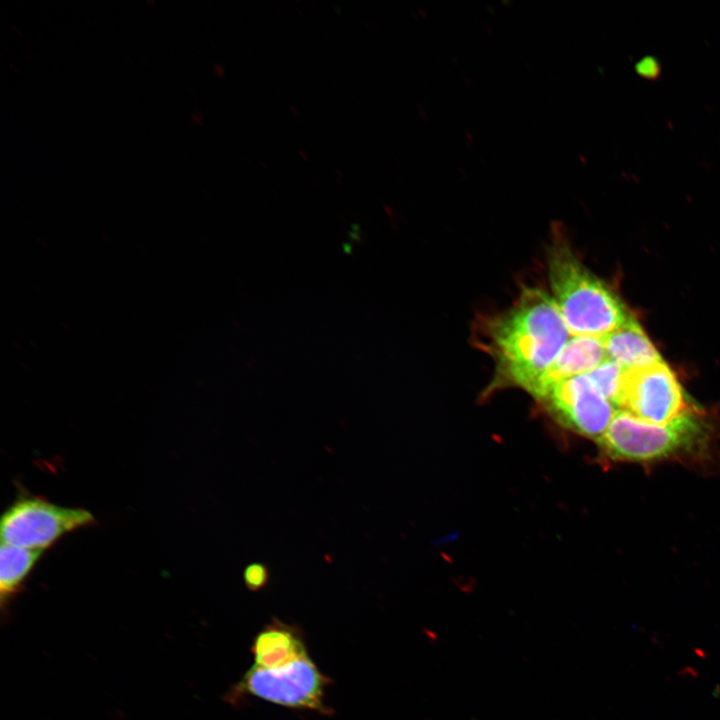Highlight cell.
Masks as SVG:
<instances>
[{"label": "cell", "instance_id": "cell-1", "mask_svg": "<svg viewBox=\"0 0 720 720\" xmlns=\"http://www.w3.org/2000/svg\"><path fill=\"white\" fill-rule=\"evenodd\" d=\"M570 335L552 296L524 288L508 310L484 326L483 345L495 361L496 382L533 395Z\"/></svg>", "mask_w": 720, "mask_h": 720}, {"label": "cell", "instance_id": "cell-2", "mask_svg": "<svg viewBox=\"0 0 720 720\" xmlns=\"http://www.w3.org/2000/svg\"><path fill=\"white\" fill-rule=\"evenodd\" d=\"M547 264L552 298L572 336L603 337L632 315L619 296L581 263L567 240L554 238Z\"/></svg>", "mask_w": 720, "mask_h": 720}, {"label": "cell", "instance_id": "cell-3", "mask_svg": "<svg viewBox=\"0 0 720 720\" xmlns=\"http://www.w3.org/2000/svg\"><path fill=\"white\" fill-rule=\"evenodd\" d=\"M711 432L695 407L665 424L645 422L618 410L598 445L601 455L612 461L653 462L705 449Z\"/></svg>", "mask_w": 720, "mask_h": 720}, {"label": "cell", "instance_id": "cell-4", "mask_svg": "<svg viewBox=\"0 0 720 720\" xmlns=\"http://www.w3.org/2000/svg\"><path fill=\"white\" fill-rule=\"evenodd\" d=\"M329 679L309 655L280 668L254 665L227 694L230 702L252 695L285 707L327 712L324 704Z\"/></svg>", "mask_w": 720, "mask_h": 720}, {"label": "cell", "instance_id": "cell-5", "mask_svg": "<svg viewBox=\"0 0 720 720\" xmlns=\"http://www.w3.org/2000/svg\"><path fill=\"white\" fill-rule=\"evenodd\" d=\"M94 523L88 510L59 506L38 496H20L1 517V542L44 550L63 535Z\"/></svg>", "mask_w": 720, "mask_h": 720}, {"label": "cell", "instance_id": "cell-6", "mask_svg": "<svg viewBox=\"0 0 720 720\" xmlns=\"http://www.w3.org/2000/svg\"><path fill=\"white\" fill-rule=\"evenodd\" d=\"M617 408L639 420L665 424L694 407L674 373L661 360L625 368Z\"/></svg>", "mask_w": 720, "mask_h": 720}, {"label": "cell", "instance_id": "cell-7", "mask_svg": "<svg viewBox=\"0 0 720 720\" xmlns=\"http://www.w3.org/2000/svg\"><path fill=\"white\" fill-rule=\"evenodd\" d=\"M536 400L565 428L598 440L618 411L587 374L550 385Z\"/></svg>", "mask_w": 720, "mask_h": 720}, {"label": "cell", "instance_id": "cell-8", "mask_svg": "<svg viewBox=\"0 0 720 720\" xmlns=\"http://www.w3.org/2000/svg\"><path fill=\"white\" fill-rule=\"evenodd\" d=\"M608 359L601 337L573 336L541 378L533 396L537 399L553 383L588 374Z\"/></svg>", "mask_w": 720, "mask_h": 720}, {"label": "cell", "instance_id": "cell-9", "mask_svg": "<svg viewBox=\"0 0 720 720\" xmlns=\"http://www.w3.org/2000/svg\"><path fill=\"white\" fill-rule=\"evenodd\" d=\"M255 665L275 669L308 656L300 631L274 619L255 637L251 649Z\"/></svg>", "mask_w": 720, "mask_h": 720}, {"label": "cell", "instance_id": "cell-10", "mask_svg": "<svg viewBox=\"0 0 720 720\" xmlns=\"http://www.w3.org/2000/svg\"><path fill=\"white\" fill-rule=\"evenodd\" d=\"M601 338L607 357L625 368L644 366L662 360L633 315L619 328Z\"/></svg>", "mask_w": 720, "mask_h": 720}, {"label": "cell", "instance_id": "cell-11", "mask_svg": "<svg viewBox=\"0 0 720 720\" xmlns=\"http://www.w3.org/2000/svg\"><path fill=\"white\" fill-rule=\"evenodd\" d=\"M43 550L27 549L1 543L0 594L2 610L22 589L25 579L41 557Z\"/></svg>", "mask_w": 720, "mask_h": 720}, {"label": "cell", "instance_id": "cell-12", "mask_svg": "<svg viewBox=\"0 0 720 720\" xmlns=\"http://www.w3.org/2000/svg\"><path fill=\"white\" fill-rule=\"evenodd\" d=\"M624 370L625 367L608 358L587 374L595 387L616 409Z\"/></svg>", "mask_w": 720, "mask_h": 720}, {"label": "cell", "instance_id": "cell-13", "mask_svg": "<svg viewBox=\"0 0 720 720\" xmlns=\"http://www.w3.org/2000/svg\"><path fill=\"white\" fill-rule=\"evenodd\" d=\"M243 580L248 590L257 592L265 588L270 580V572L266 564L252 562L243 570Z\"/></svg>", "mask_w": 720, "mask_h": 720}, {"label": "cell", "instance_id": "cell-14", "mask_svg": "<svg viewBox=\"0 0 720 720\" xmlns=\"http://www.w3.org/2000/svg\"><path fill=\"white\" fill-rule=\"evenodd\" d=\"M636 72L647 79H656L660 75L661 67L653 56H645L635 66Z\"/></svg>", "mask_w": 720, "mask_h": 720}]
</instances>
